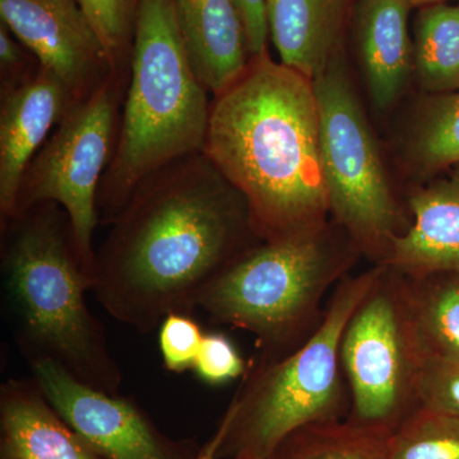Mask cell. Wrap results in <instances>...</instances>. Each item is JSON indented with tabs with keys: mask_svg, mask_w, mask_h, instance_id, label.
Instances as JSON below:
<instances>
[{
	"mask_svg": "<svg viewBox=\"0 0 459 459\" xmlns=\"http://www.w3.org/2000/svg\"><path fill=\"white\" fill-rule=\"evenodd\" d=\"M32 379L57 415L101 459H195L160 433L134 401L100 391L56 362L30 361Z\"/></svg>",
	"mask_w": 459,
	"mask_h": 459,
	"instance_id": "obj_10",
	"label": "cell"
},
{
	"mask_svg": "<svg viewBox=\"0 0 459 459\" xmlns=\"http://www.w3.org/2000/svg\"><path fill=\"white\" fill-rule=\"evenodd\" d=\"M204 333L190 314L172 313L160 325L159 344L162 361L171 373L193 370Z\"/></svg>",
	"mask_w": 459,
	"mask_h": 459,
	"instance_id": "obj_24",
	"label": "cell"
},
{
	"mask_svg": "<svg viewBox=\"0 0 459 459\" xmlns=\"http://www.w3.org/2000/svg\"><path fill=\"white\" fill-rule=\"evenodd\" d=\"M406 151L407 161L422 180L459 165V91L422 100Z\"/></svg>",
	"mask_w": 459,
	"mask_h": 459,
	"instance_id": "obj_21",
	"label": "cell"
},
{
	"mask_svg": "<svg viewBox=\"0 0 459 459\" xmlns=\"http://www.w3.org/2000/svg\"><path fill=\"white\" fill-rule=\"evenodd\" d=\"M407 0H362L359 48L371 101L386 110L401 98L413 74V41Z\"/></svg>",
	"mask_w": 459,
	"mask_h": 459,
	"instance_id": "obj_16",
	"label": "cell"
},
{
	"mask_svg": "<svg viewBox=\"0 0 459 459\" xmlns=\"http://www.w3.org/2000/svg\"><path fill=\"white\" fill-rule=\"evenodd\" d=\"M412 8H421L425 5L437 4V3H446L448 0H407Z\"/></svg>",
	"mask_w": 459,
	"mask_h": 459,
	"instance_id": "obj_30",
	"label": "cell"
},
{
	"mask_svg": "<svg viewBox=\"0 0 459 459\" xmlns=\"http://www.w3.org/2000/svg\"><path fill=\"white\" fill-rule=\"evenodd\" d=\"M0 16L74 102L89 99L119 71L75 0H0Z\"/></svg>",
	"mask_w": 459,
	"mask_h": 459,
	"instance_id": "obj_11",
	"label": "cell"
},
{
	"mask_svg": "<svg viewBox=\"0 0 459 459\" xmlns=\"http://www.w3.org/2000/svg\"><path fill=\"white\" fill-rule=\"evenodd\" d=\"M247 369L246 360L225 333H204L193 367L199 379L210 385H222L246 376Z\"/></svg>",
	"mask_w": 459,
	"mask_h": 459,
	"instance_id": "obj_25",
	"label": "cell"
},
{
	"mask_svg": "<svg viewBox=\"0 0 459 459\" xmlns=\"http://www.w3.org/2000/svg\"><path fill=\"white\" fill-rule=\"evenodd\" d=\"M126 71L129 68L115 72L89 99L72 105L27 166L14 214L16 219L48 202L59 204L71 222L83 270L93 283L99 188L117 142V108L128 80Z\"/></svg>",
	"mask_w": 459,
	"mask_h": 459,
	"instance_id": "obj_8",
	"label": "cell"
},
{
	"mask_svg": "<svg viewBox=\"0 0 459 459\" xmlns=\"http://www.w3.org/2000/svg\"><path fill=\"white\" fill-rule=\"evenodd\" d=\"M413 40V72L428 95L459 91V4L419 8Z\"/></svg>",
	"mask_w": 459,
	"mask_h": 459,
	"instance_id": "obj_19",
	"label": "cell"
},
{
	"mask_svg": "<svg viewBox=\"0 0 459 459\" xmlns=\"http://www.w3.org/2000/svg\"><path fill=\"white\" fill-rule=\"evenodd\" d=\"M95 27L117 69L131 60L140 0H75Z\"/></svg>",
	"mask_w": 459,
	"mask_h": 459,
	"instance_id": "obj_23",
	"label": "cell"
},
{
	"mask_svg": "<svg viewBox=\"0 0 459 459\" xmlns=\"http://www.w3.org/2000/svg\"><path fill=\"white\" fill-rule=\"evenodd\" d=\"M204 153L246 199L262 241L329 221L314 81L268 50L213 96Z\"/></svg>",
	"mask_w": 459,
	"mask_h": 459,
	"instance_id": "obj_2",
	"label": "cell"
},
{
	"mask_svg": "<svg viewBox=\"0 0 459 459\" xmlns=\"http://www.w3.org/2000/svg\"><path fill=\"white\" fill-rule=\"evenodd\" d=\"M382 265L349 274L331 292L325 318L299 349L279 360L253 359L228 407L230 424L217 458L268 459L298 429L344 420L351 395L341 365L344 328L374 286Z\"/></svg>",
	"mask_w": 459,
	"mask_h": 459,
	"instance_id": "obj_6",
	"label": "cell"
},
{
	"mask_svg": "<svg viewBox=\"0 0 459 459\" xmlns=\"http://www.w3.org/2000/svg\"><path fill=\"white\" fill-rule=\"evenodd\" d=\"M229 459H259V458L253 457V455H238V457L229 458Z\"/></svg>",
	"mask_w": 459,
	"mask_h": 459,
	"instance_id": "obj_31",
	"label": "cell"
},
{
	"mask_svg": "<svg viewBox=\"0 0 459 459\" xmlns=\"http://www.w3.org/2000/svg\"><path fill=\"white\" fill-rule=\"evenodd\" d=\"M397 273L422 361H459V273Z\"/></svg>",
	"mask_w": 459,
	"mask_h": 459,
	"instance_id": "obj_18",
	"label": "cell"
},
{
	"mask_svg": "<svg viewBox=\"0 0 459 459\" xmlns=\"http://www.w3.org/2000/svg\"><path fill=\"white\" fill-rule=\"evenodd\" d=\"M314 87L329 216L349 234L362 256L382 265L395 238L410 228L411 213L392 189L342 51L314 80Z\"/></svg>",
	"mask_w": 459,
	"mask_h": 459,
	"instance_id": "obj_7",
	"label": "cell"
},
{
	"mask_svg": "<svg viewBox=\"0 0 459 459\" xmlns=\"http://www.w3.org/2000/svg\"><path fill=\"white\" fill-rule=\"evenodd\" d=\"M351 0H267L268 36L281 63L316 80L341 51Z\"/></svg>",
	"mask_w": 459,
	"mask_h": 459,
	"instance_id": "obj_17",
	"label": "cell"
},
{
	"mask_svg": "<svg viewBox=\"0 0 459 459\" xmlns=\"http://www.w3.org/2000/svg\"><path fill=\"white\" fill-rule=\"evenodd\" d=\"M113 156L98 195L100 225H110L144 178L204 152L211 105L190 65L172 0H140Z\"/></svg>",
	"mask_w": 459,
	"mask_h": 459,
	"instance_id": "obj_4",
	"label": "cell"
},
{
	"mask_svg": "<svg viewBox=\"0 0 459 459\" xmlns=\"http://www.w3.org/2000/svg\"><path fill=\"white\" fill-rule=\"evenodd\" d=\"M340 358L351 395L350 421L394 431L418 409L422 358L397 272L382 265L344 328Z\"/></svg>",
	"mask_w": 459,
	"mask_h": 459,
	"instance_id": "obj_9",
	"label": "cell"
},
{
	"mask_svg": "<svg viewBox=\"0 0 459 459\" xmlns=\"http://www.w3.org/2000/svg\"><path fill=\"white\" fill-rule=\"evenodd\" d=\"M190 65L213 96L231 86L250 62L246 25L235 0H172Z\"/></svg>",
	"mask_w": 459,
	"mask_h": 459,
	"instance_id": "obj_14",
	"label": "cell"
},
{
	"mask_svg": "<svg viewBox=\"0 0 459 459\" xmlns=\"http://www.w3.org/2000/svg\"><path fill=\"white\" fill-rule=\"evenodd\" d=\"M2 459H101L65 424L33 379L0 389Z\"/></svg>",
	"mask_w": 459,
	"mask_h": 459,
	"instance_id": "obj_15",
	"label": "cell"
},
{
	"mask_svg": "<svg viewBox=\"0 0 459 459\" xmlns=\"http://www.w3.org/2000/svg\"><path fill=\"white\" fill-rule=\"evenodd\" d=\"M75 102L65 84L39 66L17 89L2 95L0 108V222L16 214L27 166Z\"/></svg>",
	"mask_w": 459,
	"mask_h": 459,
	"instance_id": "obj_12",
	"label": "cell"
},
{
	"mask_svg": "<svg viewBox=\"0 0 459 459\" xmlns=\"http://www.w3.org/2000/svg\"><path fill=\"white\" fill-rule=\"evenodd\" d=\"M108 226L92 292L141 333L172 313L192 314L214 281L262 243L246 199L204 152L144 178Z\"/></svg>",
	"mask_w": 459,
	"mask_h": 459,
	"instance_id": "obj_1",
	"label": "cell"
},
{
	"mask_svg": "<svg viewBox=\"0 0 459 459\" xmlns=\"http://www.w3.org/2000/svg\"><path fill=\"white\" fill-rule=\"evenodd\" d=\"M407 207L410 228L382 265L410 276L459 273V165L412 190Z\"/></svg>",
	"mask_w": 459,
	"mask_h": 459,
	"instance_id": "obj_13",
	"label": "cell"
},
{
	"mask_svg": "<svg viewBox=\"0 0 459 459\" xmlns=\"http://www.w3.org/2000/svg\"><path fill=\"white\" fill-rule=\"evenodd\" d=\"M39 68L30 71L27 68L25 50L16 40L7 26L2 22L0 26V71H2V95L9 91L17 89Z\"/></svg>",
	"mask_w": 459,
	"mask_h": 459,
	"instance_id": "obj_27",
	"label": "cell"
},
{
	"mask_svg": "<svg viewBox=\"0 0 459 459\" xmlns=\"http://www.w3.org/2000/svg\"><path fill=\"white\" fill-rule=\"evenodd\" d=\"M267 0H235L244 25H246L247 44L250 56H256L267 49L268 36L267 14H265Z\"/></svg>",
	"mask_w": 459,
	"mask_h": 459,
	"instance_id": "obj_28",
	"label": "cell"
},
{
	"mask_svg": "<svg viewBox=\"0 0 459 459\" xmlns=\"http://www.w3.org/2000/svg\"><path fill=\"white\" fill-rule=\"evenodd\" d=\"M2 235L5 301L26 358L56 362L81 382L119 394L122 373L86 303L93 281L83 270L65 210L51 202L35 205Z\"/></svg>",
	"mask_w": 459,
	"mask_h": 459,
	"instance_id": "obj_3",
	"label": "cell"
},
{
	"mask_svg": "<svg viewBox=\"0 0 459 459\" xmlns=\"http://www.w3.org/2000/svg\"><path fill=\"white\" fill-rule=\"evenodd\" d=\"M391 433L349 419L316 422L287 435L268 459H389Z\"/></svg>",
	"mask_w": 459,
	"mask_h": 459,
	"instance_id": "obj_20",
	"label": "cell"
},
{
	"mask_svg": "<svg viewBox=\"0 0 459 459\" xmlns=\"http://www.w3.org/2000/svg\"><path fill=\"white\" fill-rule=\"evenodd\" d=\"M418 394L420 406L459 419V361H422Z\"/></svg>",
	"mask_w": 459,
	"mask_h": 459,
	"instance_id": "obj_26",
	"label": "cell"
},
{
	"mask_svg": "<svg viewBox=\"0 0 459 459\" xmlns=\"http://www.w3.org/2000/svg\"><path fill=\"white\" fill-rule=\"evenodd\" d=\"M389 459H459V419L419 406L391 433Z\"/></svg>",
	"mask_w": 459,
	"mask_h": 459,
	"instance_id": "obj_22",
	"label": "cell"
},
{
	"mask_svg": "<svg viewBox=\"0 0 459 459\" xmlns=\"http://www.w3.org/2000/svg\"><path fill=\"white\" fill-rule=\"evenodd\" d=\"M230 418H231V416H230V411L226 410L225 415H223L221 420V424H220L216 433L199 448L195 459H217V453H219L220 446H221L226 433H228Z\"/></svg>",
	"mask_w": 459,
	"mask_h": 459,
	"instance_id": "obj_29",
	"label": "cell"
},
{
	"mask_svg": "<svg viewBox=\"0 0 459 459\" xmlns=\"http://www.w3.org/2000/svg\"><path fill=\"white\" fill-rule=\"evenodd\" d=\"M360 256L349 234L329 220L247 250L214 281L198 307L216 325L252 333L259 360H279L318 329L325 296Z\"/></svg>",
	"mask_w": 459,
	"mask_h": 459,
	"instance_id": "obj_5",
	"label": "cell"
}]
</instances>
